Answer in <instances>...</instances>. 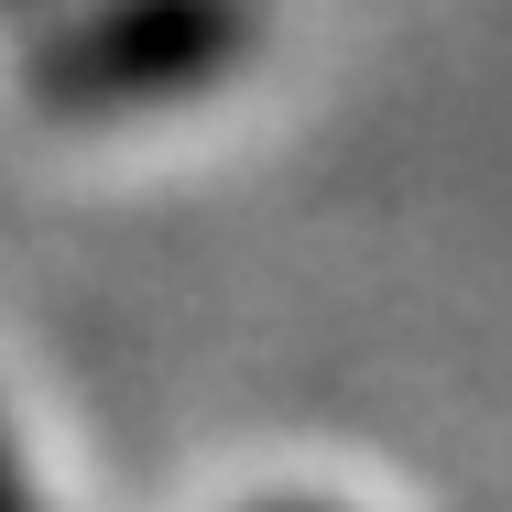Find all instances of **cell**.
I'll list each match as a JSON object with an SVG mask.
<instances>
[{"instance_id":"cell-4","label":"cell","mask_w":512,"mask_h":512,"mask_svg":"<svg viewBox=\"0 0 512 512\" xmlns=\"http://www.w3.org/2000/svg\"><path fill=\"white\" fill-rule=\"evenodd\" d=\"M0 11H22V22H33V11H44V0H0Z\"/></svg>"},{"instance_id":"cell-3","label":"cell","mask_w":512,"mask_h":512,"mask_svg":"<svg viewBox=\"0 0 512 512\" xmlns=\"http://www.w3.org/2000/svg\"><path fill=\"white\" fill-rule=\"evenodd\" d=\"M262 512H327V502H262Z\"/></svg>"},{"instance_id":"cell-2","label":"cell","mask_w":512,"mask_h":512,"mask_svg":"<svg viewBox=\"0 0 512 512\" xmlns=\"http://www.w3.org/2000/svg\"><path fill=\"white\" fill-rule=\"evenodd\" d=\"M0 512H44L33 469H22V447H11V425H0Z\"/></svg>"},{"instance_id":"cell-1","label":"cell","mask_w":512,"mask_h":512,"mask_svg":"<svg viewBox=\"0 0 512 512\" xmlns=\"http://www.w3.org/2000/svg\"><path fill=\"white\" fill-rule=\"evenodd\" d=\"M262 0H44L22 44V99L66 131H120L207 99L251 66Z\"/></svg>"}]
</instances>
